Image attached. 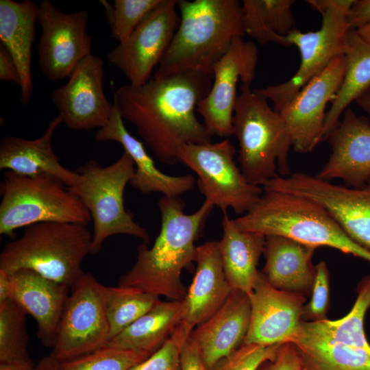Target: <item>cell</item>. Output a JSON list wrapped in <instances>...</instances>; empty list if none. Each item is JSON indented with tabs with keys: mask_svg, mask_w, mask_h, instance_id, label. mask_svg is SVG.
Returning <instances> with one entry per match:
<instances>
[{
	"mask_svg": "<svg viewBox=\"0 0 370 370\" xmlns=\"http://www.w3.org/2000/svg\"><path fill=\"white\" fill-rule=\"evenodd\" d=\"M329 271L324 261L316 265V275L309 303L304 306L302 317L306 320L325 319L330 301Z\"/></svg>",
	"mask_w": 370,
	"mask_h": 370,
	"instance_id": "74e56055",
	"label": "cell"
},
{
	"mask_svg": "<svg viewBox=\"0 0 370 370\" xmlns=\"http://www.w3.org/2000/svg\"><path fill=\"white\" fill-rule=\"evenodd\" d=\"M26 312L14 300L0 304V363L30 360Z\"/></svg>",
	"mask_w": 370,
	"mask_h": 370,
	"instance_id": "d6a6232c",
	"label": "cell"
},
{
	"mask_svg": "<svg viewBox=\"0 0 370 370\" xmlns=\"http://www.w3.org/2000/svg\"><path fill=\"white\" fill-rule=\"evenodd\" d=\"M294 0H244L242 20L245 34L261 45L291 47L287 35L296 28L292 12Z\"/></svg>",
	"mask_w": 370,
	"mask_h": 370,
	"instance_id": "f546056e",
	"label": "cell"
},
{
	"mask_svg": "<svg viewBox=\"0 0 370 370\" xmlns=\"http://www.w3.org/2000/svg\"><path fill=\"white\" fill-rule=\"evenodd\" d=\"M38 4L32 0H0V40L18 68L21 79V102L30 101L32 90V55Z\"/></svg>",
	"mask_w": 370,
	"mask_h": 370,
	"instance_id": "cb8c5ba5",
	"label": "cell"
},
{
	"mask_svg": "<svg viewBox=\"0 0 370 370\" xmlns=\"http://www.w3.org/2000/svg\"><path fill=\"white\" fill-rule=\"evenodd\" d=\"M65 186L51 176L5 171L0 186V234L12 238L19 228L47 221L87 225L92 221L88 210Z\"/></svg>",
	"mask_w": 370,
	"mask_h": 370,
	"instance_id": "ba28073f",
	"label": "cell"
},
{
	"mask_svg": "<svg viewBox=\"0 0 370 370\" xmlns=\"http://www.w3.org/2000/svg\"><path fill=\"white\" fill-rule=\"evenodd\" d=\"M0 80L14 82L19 87L21 85V79L16 64L8 50L1 44Z\"/></svg>",
	"mask_w": 370,
	"mask_h": 370,
	"instance_id": "b9f144b4",
	"label": "cell"
},
{
	"mask_svg": "<svg viewBox=\"0 0 370 370\" xmlns=\"http://www.w3.org/2000/svg\"><path fill=\"white\" fill-rule=\"evenodd\" d=\"M35 367L32 360L0 363V370H35Z\"/></svg>",
	"mask_w": 370,
	"mask_h": 370,
	"instance_id": "ee69618b",
	"label": "cell"
},
{
	"mask_svg": "<svg viewBox=\"0 0 370 370\" xmlns=\"http://www.w3.org/2000/svg\"><path fill=\"white\" fill-rule=\"evenodd\" d=\"M265 237V264L262 272L267 281L281 291L308 293L316 275V265L312 263L316 249L285 236Z\"/></svg>",
	"mask_w": 370,
	"mask_h": 370,
	"instance_id": "d4e9b609",
	"label": "cell"
},
{
	"mask_svg": "<svg viewBox=\"0 0 370 370\" xmlns=\"http://www.w3.org/2000/svg\"><path fill=\"white\" fill-rule=\"evenodd\" d=\"M304 370H370V348L294 337Z\"/></svg>",
	"mask_w": 370,
	"mask_h": 370,
	"instance_id": "4dcf8cb0",
	"label": "cell"
},
{
	"mask_svg": "<svg viewBox=\"0 0 370 370\" xmlns=\"http://www.w3.org/2000/svg\"><path fill=\"white\" fill-rule=\"evenodd\" d=\"M101 284L90 273L71 287L51 353L59 362L106 346L110 328L101 291Z\"/></svg>",
	"mask_w": 370,
	"mask_h": 370,
	"instance_id": "8fae6325",
	"label": "cell"
},
{
	"mask_svg": "<svg viewBox=\"0 0 370 370\" xmlns=\"http://www.w3.org/2000/svg\"><path fill=\"white\" fill-rule=\"evenodd\" d=\"M182 314V301H160L147 313L111 338L106 346L151 355L171 336Z\"/></svg>",
	"mask_w": 370,
	"mask_h": 370,
	"instance_id": "4316f807",
	"label": "cell"
},
{
	"mask_svg": "<svg viewBox=\"0 0 370 370\" xmlns=\"http://www.w3.org/2000/svg\"><path fill=\"white\" fill-rule=\"evenodd\" d=\"M151 355L105 346L75 358L60 362L59 370H130Z\"/></svg>",
	"mask_w": 370,
	"mask_h": 370,
	"instance_id": "e575fe53",
	"label": "cell"
},
{
	"mask_svg": "<svg viewBox=\"0 0 370 370\" xmlns=\"http://www.w3.org/2000/svg\"><path fill=\"white\" fill-rule=\"evenodd\" d=\"M249 297L251 318L243 343L282 344L298 334L306 301L304 295L275 288L259 271Z\"/></svg>",
	"mask_w": 370,
	"mask_h": 370,
	"instance_id": "e0dca14e",
	"label": "cell"
},
{
	"mask_svg": "<svg viewBox=\"0 0 370 370\" xmlns=\"http://www.w3.org/2000/svg\"><path fill=\"white\" fill-rule=\"evenodd\" d=\"M212 80V75L190 71L153 78L140 86L127 84L114 92L113 103L158 160L173 165L183 146L212 142V136L195 112Z\"/></svg>",
	"mask_w": 370,
	"mask_h": 370,
	"instance_id": "6da1fadb",
	"label": "cell"
},
{
	"mask_svg": "<svg viewBox=\"0 0 370 370\" xmlns=\"http://www.w3.org/2000/svg\"><path fill=\"white\" fill-rule=\"evenodd\" d=\"M92 234L87 225L47 221L25 227L0 254V270L27 269L71 287L84 273L82 264L90 254Z\"/></svg>",
	"mask_w": 370,
	"mask_h": 370,
	"instance_id": "8992f818",
	"label": "cell"
},
{
	"mask_svg": "<svg viewBox=\"0 0 370 370\" xmlns=\"http://www.w3.org/2000/svg\"><path fill=\"white\" fill-rule=\"evenodd\" d=\"M161 227L151 248L142 243L132 268L119 280V286L183 301L187 290L182 282L184 268L195 260V241L214 206L205 200L192 214L184 212L180 197L163 196L158 201Z\"/></svg>",
	"mask_w": 370,
	"mask_h": 370,
	"instance_id": "7a4b0ae2",
	"label": "cell"
},
{
	"mask_svg": "<svg viewBox=\"0 0 370 370\" xmlns=\"http://www.w3.org/2000/svg\"><path fill=\"white\" fill-rule=\"evenodd\" d=\"M10 276L11 299L35 320L42 345L53 347L71 287L27 269L17 270Z\"/></svg>",
	"mask_w": 370,
	"mask_h": 370,
	"instance_id": "ffe728a7",
	"label": "cell"
},
{
	"mask_svg": "<svg viewBox=\"0 0 370 370\" xmlns=\"http://www.w3.org/2000/svg\"><path fill=\"white\" fill-rule=\"evenodd\" d=\"M242 230L289 238L309 247H330L370 262V252L352 241L332 215L308 199L263 189L254 207L234 219Z\"/></svg>",
	"mask_w": 370,
	"mask_h": 370,
	"instance_id": "277c9868",
	"label": "cell"
},
{
	"mask_svg": "<svg viewBox=\"0 0 370 370\" xmlns=\"http://www.w3.org/2000/svg\"><path fill=\"white\" fill-rule=\"evenodd\" d=\"M179 27L153 79L186 71L212 76L233 41L245 34L238 0H177Z\"/></svg>",
	"mask_w": 370,
	"mask_h": 370,
	"instance_id": "3957f363",
	"label": "cell"
},
{
	"mask_svg": "<svg viewBox=\"0 0 370 370\" xmlns=\"http://www.w3.org/2000/svg\"><path fill=\"white\" fill-rule=\"evenodd\" d=\"M180 360L181 370H210L205 365L199 348L190 336L182 345Z\"/></svg>",
	"mask_w": 370,
	"mask_h": 370,
	"instance_id": "ab89813d",
	"label": "cell"
},
{
	"mask_svg": "<svg viewBox=\"0 0 370 370\" xmlns=\"http://www.w3.org/2000/svg\"><path fill=\"white\" fill-rule=\"evenodd\" d=\"M346 69L343 82L327 112L321 142L328 140L349 105L370 88V45L354 29L346 36Z\"/></svg>",
	"mask_w": 370,
	"mask_h": 370,
	"instance_id": "83f0119b",
	"label": "cell"
},
{
	"mask_svg": "<svg viewBox=\"0 0 370 370\" xmlns=\"http://www.w3.org/2000/svg\"><path fill=\"white\" fill-rule=\"evenodd\" d=\"M197 268L183 302L180 324L191 332L209 319L227 299L232 288L226 279L219 241H208L196 248Z\"/></svg>",
	"mask_w": 370,
	"mask_h": 370,
	"instance_id": "44dd1931",
	"label": "cell"
},
{
	"mask_svg": "<svg viewBox=\"0 0 370 370\" xmlns=\"http://www.w3.org/2000/svg\"><path fill=\"white\" fill-rule=\"evenodd\" d=\"M162 0H114L113 4L101 0L111 36L121 42L126 40Z\"/></svg>",
	"mask_w": 370,
	"mask_h": 370,
	"instance_id": "836d02e7",
	"label": "cell"
},
{
	"mask_svg": "<svg viewBox=\"0 0 370 370\" xmlns=\"http://www.w3.org/2000/svg\"><path fill=\"white\" fill-rule=\"evenodd\" d=\"M62 123L59 115L51 119L40 137L28 140L14 136L1 138L0 169L26 176L49 175L61 181L67 188L76 185L79 175L64 166L55 153L52 139Z\"/></svg>",
	"mask_w": 370,
	"mask_h": 370,
	"instance_id": "603a6c76",
	"label": "cell"
},
{
	"mask_svg": "<svg viewBox=\"0 0 370 370\" xmlns=\"http://www.w3.org/2000/svg\"><path fill=\"white\" fill-rule=\"evenodd\" d=\"M280 345L263 346L243 343L210 370H257L262 363L275 358Z\"/></svg>",
	"mask_w": 370,
	"mask_h": 370,
	"instance_id": "d590c367",
	"label": "cell"
},
{
	"mask_svg": "<svg viewBox=\"0 0 370 370\" xmlns=\"http://www.w3.org/2000/svg\"><path fill=\"white\" fill-rule=\"evenodd\" d=\"M190 334L179 324L158 350L130 370H181L180 351Z\"/></svg>",
	"mask_w": 370,
	"mask_h": 370,
	"instance_id": "8d00e7d4",
	"label": "cell"
},
{
	"mask_svg": "<svg viewBox=\"0 0 370 370\" xmlns=\"http://www.w3.org/2000/svg\"><path fill=\"white\" fill-rule=\"evenodd\" d=\"M356 102L359 108L370 116V88L363 93Z\"/></svg>",
	"mask_w": 370,
	"mask_h": 370,
	"instance_id": "bcb514c9",
	"label": "cell"
},
{
	"mask_svg": "<svg viewBox=\"0 0 370 370\" xmlns=\"http://www.w3.org/2000/svg\"><path fill=\"white\" fill-rule=\"evenodd\" d=\"M369 308L370 275L361 281L356 301L347 315L335 321L327 319L313 321H302L299 331L295 336L370 348L364 331V319Z\"/></svg>",
	"mask_w": 370,
	"mask_h": 370,
	"instance_id": "f1b7e54d",
	"label": "cell"
},
{
	"mask_svg": "<svg viewBox=\"0 0 370 370\" xmlns=\"http://www.w3.org/2000/svg\"><path fill=\"white\" fill-rule=\"evenodd\" d=\"M101 291L110 328V339L160 301L158 295L131 286L110 287L101 284Z\"/></svg>",
	"mask_w": 370,
	"mask_h": 370,
	"instance_id": "1f68e13d",
	"label": "cell"
},
{
	"mask_svg": "<svg viewBox=\"0 0 370 370\" xmlns=\"http://www.w3.org/2000/svg\"><path fill=\"white\" fill-rule=\"evenodd\" d=\"M350 29L357 30L370 23V0H354L347 15Z\"/></svg>",
	"mask_w": 370,
	"mask_h": 370,
	"instance_id": "60d3db41",
	"label": "cell"
},
{
	"mask_svg": "<svg viewBox=\"0 0 370 370\" xmlns=\"http://www.w3.org/2000/svg\"><path fill=\"white\" fill-rule=\"evenodd\" d=\"M59 364L60 362L50 354L38 362L35 370H59Z\"/></svg>",
	"mask_w": 370,
	"mask_h": 370,
	"instance_id": "f6af8a7d",
	"label": "cell"
},
{
	"mask_svg": "<svg viewBox=\"0 0 370 370\" xmlns=\"http://www.w3.org/2000/svg\"><path fill=\"white\" fill-rule=\"evenodd\" d=\"M103 77V60L90 54L76 66L64 85L53 90L51 101L67 127L88 130L107 124L114 104L105 95Z\"/></svg>",
	"mask_w": 370,
	"mask_h": 370,
	"instance_id": "9a60e30c",
	"label": "cell"
},
{
	"mask_svg": "<svg viewBox=\"0 0 370 370\" xmlns=\"http://www.w3.org/2000/svg\"><path fill=\"white\" fill-rule=\"evenodd\" d=\"M180 21L177 0H162L126 40L107 53L108 60L124 74L130 84L143 86L164 56Z\"/></svg>",
	"mask_w": 370,
	"mask_h": 370,
	"instance_id": "4fadbf2b",
	"label": "cell"
},
{
	"mask_svg": "<svg viewBox=\"0 0 370 370\" xmlns=\"http://www.w3.org/2000/svg\"><path fill=\"white\" fill-rule=\"evenodd\" d=\"M250 318L249 295L232 289L219 310L191 332L190 336L197 344L208 369H212L243 344Z\"/></svg>",
	"mask_w": 370,
	"mask_h": 370,
	"instance_id": "d6986e66",
	"label": "cell"
},
{
	"mask_svg": "<svg viewBox=\"0 0 370 370\" xmlns=\"http://www.w3.org/2000/svg\"><path fill=\"white\" fill-rule=\"evenodd\" d=\"M135 165L125 151L114 163L103 166L94 160L76 169L78 183L68 188L88 210L93 223L90 254H97L111 236L127 234L147 244V231L125 208V189L134 174Z\"/></svg>",
	"mask_w": 370,
	"mask_h": 370,
	"instance_id": "52a82bcc",
	"label": "cell"
},
{
	"mask_svg": "<svg viewBox=\"0 0 370 370\" xmlns=\"http://www.w3.org/2000/svg\"><path fill=\"white\" fill-rule=\"evenodd\" d=\"M328 137L331 153L315 175L330 181L340 179L347 186L364 187L370 178V120L347 108Z\"/></svg>",
	"mask_w": 370,
	"mask_h": 370,
	"instance_id": "ac0fdd59",
	"label": "cell"
},
{
	"mask_svg": "<svg viewBox=\"0 0 370 370\" xmlns=\"http://www.w3.org/2000/svg\"><path fill=\"white\" fill-rule=\"evenodd\" d=\"M95 139L99 142L116 141L122 145L135 165L130 184L141 193H160L164 196L180 197L195 185V180L190 174L175 176L159 170L143 143L127 131L114 104L108 122L97 130Z\"/></svg>",
	"mask_w": 370,
	"mask_h": 370,
	"instance_id": "7402d4cb",
	"label": "cell"
},
{
	"mask_svg": "<svg viewBox=\"0 0 370 370\" xmlns=\"http://www.w3.org/2000/svg\"><path fill=\"white\" fill-rule=\"evenodd\" d=\"M346 69L345 55L310 79L279 113L297 153L312 152L321 142L328 102L334 100Z\"/></svg>",
	"mask_w": 370,
	"mask_h": 370,
	"instance_id": "2e32d148",
	"label": "cell"
},
{
	"mask_svg": "<svg viewBox=\"0 0 370 370\" xmlns=\"http://www.w3.org/2000/svg\"><path fill=\"white\" fill-rule=\"evenodd\" d=\"M258 59V50L255 43L238 37L214 65L211 89L196 109L212 136L233 135L232 118L238 96L237 83L241 79L242 84H251L255 77Z\"/></svg>",
	"mask_w": 370,
	"mask_h": 370,
	"instance_id": "5bb4252c",
	"label": "cell"
},
{
	"mask_svg": "<svg viewBox=\"0 0 370 370\" xmlns=\"http://www.w3.org/2000/svg\"><path fill=\"white\" fill-rule=\"evenodd\" d=\"M354 0H307L321 15V27L303 32L295 28L286 36L290 46L295 45L300 54V65L287 81L255 89L273 103L280 112L313 77L321 73L334 59L345 53L349 27L348 11Z\"/></svg>",
	"mask_w": 370,
	"mask_h": 370,
	"instance_id": "9c48e42d",
	"label": "cell"
},
{
	"mask_svg": "<svg viewBox=\"0 0 370 370\" xmlns=\"http://www.w3.org/2000/svg\"><path fill=\"white\" fill-rule=\"evenodd\" d=\"M235 153L226 138L186 145L180 149L177 160L197 174V187L205 200L223 212L231 208L244 214L259 200L263 188L247 180L234 160Z\"/></svg>",
	"mask_w": 370,
	"mask_h": 370,
	"instance_id": "30bf717a",
	"label": "cell"
},
{
	"mask_svg": "<svg viewBox=\"0 0 370 370\" xmlns=\"http://www.w3.org/2000/svg\"><path fill=\"white\" fill-rule=\"evenodd\" d=\"M88 21V12L84 9L66 13L49 0L38 4L37 21L41 27L37 45L38 66L48 80L69 77L76 66L92 54Z\"/></svg>",
	"mask_w": 370,
	"mask_h": 370,
	"instance_id": "7c38bea8",
	"label": "cell"
},
{
	"mask_svg": "<svg viewBox=\"0 0 370 370\" xmlns=\"http://www.w3.org/2000/svg\"><path fill=\"white\" fill-rule=\"evenodd\" d=\"M240 89L232 127L243 174L249 182L260 186L278 175L289 176L293 142L284 119L250 84H242Z\"/></svg>",
	"mask_w": 370,
	"mask_h": 370,
	"instance_id": "5b68a950",
	"label": "cell"
},
{
	"mask_svg": "<svg viewBox=\"0 0 370 370\" xmlns=\"http://www.w3.org/2000/svg\"><path fill=\"white\" fill-rule=\"evenodd\" d=\"M257 370H304L293 343L280 345L275 358L262 363Z\"/></svg>",
	"mask_w": 370,
	"mask_h": 370,
	"instance_id": "f35d334b",
	"label": "cell"
},
{
	"mask_svg": "<svg viewBox=\"0 0 370 370\" xmlns=\"http://www.w3.org/2000/svg\"><path fill=\"white\" fill-rule=\"evenodd\" d=\"M356 31L365 42L370 45V23Z\"/></svg>",
	"mask_w": 370,
	"mask_h": 370,
	"instance_id": "7dc6e473",
	"label": "cell"
},
{
	"mask_svg": "<svg viewBox=\"0 0 370 370\" xmlns=\"http://www.w3.org/2000/svg\"><path fill=\"white\" fill-rule=\"evenodd\" d=\"M12 283L10 274L0 270V304L11 299Z\"/></svg>",
	"mask_w": 370,
	"mask_h": 370,
	"instance_id": "7bdbcfd3",
	"label": "cell"
},
{
	"mask_svg": "<svg viewBox=\"0 0 370 370\" xmlns=\"http://www.w3.org/2000/svg\"><path fill=\"white\" fill-rule=\"evenodd\" d=\"M221 224L223 236L219 247L226 279L232 289L249 295L259 273L257 266L264 253L266 237L241 230L226 212Z\"/></svg>",
	"mask_w": 370,
	"mask_h": 370,
	"instance_id": "484cf974",
	"label": "cell"
}]
</instances>
